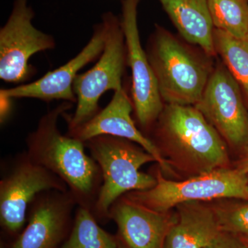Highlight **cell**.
Returning <instances> with one entry per match:
<instances>
[{"instance_id":"1","label":"cell","mask_w":248,"mask_h":248,"mask_svg":"<svg viewBox=\"0 0 248 248\" xmlns=\"http://www.w3.org/2000/svg\"><path fill=\"white\" fill-rule=\"evenodd\" d=\"M151 132L174 173L189 178L229 167L226 142L195 106L165 104Z\"/></svg>"},{"instance_id":"2","label":"cell","mask_w":248,"mask_h":248,"mask_svg":"<svg viewBox=\"0 0 248 248\" xmlns=\"http://www.w3.org/2000/svg\"><path fill=\"white\" fill-rule=\"evenodd\" d=\"M73 104L63 102L42 116L26 139V152L32 161L63 181L78 206L93 213L103 184L102 170L85 151L84 142L62 135L58 127L59 119Z\"/></svg>"},{"instance_id":"3","label":"cell","mask_w":248,"mask_h":248,"mask_svg":"<svg viewBox=\"0 0 248 248\" xmlns=\"http://www.w3.org/2000/svg\"><path fill=\"white\" fill-rule=\"evenodd\" d=\"M156 24L146 51L165 104L195 106L215 68L214 58Z\"/></svg>"},{"instance_id":"4","label":"cell","mask_w":248,"mask_h":248,"mask_svg":"<svg viewBox=\"0 0 248 248\" xmlns=\"http://www.w3.org/2000/svg\"><path fill=\"white\" fill-rule=\"evenodd\" d=\"M90 155L102 170L103 184L93 214L100 223H107L111 205L133 191L149 190L156 184L153 174L142 172L143 165L156 162L138 143L125 139L102 135L85 142Z\"/></svg>"},{"instance_id":"5","label":"cell","mask_w":248,"mask_h":248,"mask_svg":"<svg viewBox=\"0 0 248 248\" xmlns=\"http://www.w3.org/2000/svg\"><path fill=\"white\" fill-rule=\"evenodd\" d=\"M153 175L156 184L153 188L133 191L125 196L159 213H169L185 202L222 199L248 201V176L239 169L223 168L177 182L165 177L159 166Z\"/></svg>"},{"instance_id":"6","label":"cell","mask_w":248,"mask_h":248,"mask_svg":"<svg viewBox=\"0 0 248 248\" xmlns=\"http://www.w3.org/2000/svg\"><path fill=\"white\" fill-rule=\"evenodd\" d=\"M106 29L104 50L91 69L78 74L73 84L77 98L74 113L63 115L68 130H73L91 120L100 110L99 99L108 91L124 87L123 77L128 66L127 48L121 19L111 12L102 16Z\"/></svg>"},{"instance_id":"7","label":"cell","mask_w":248,"mask_h":248,"mask_svg":"<svg viewBox=\"0 0 248 248\" xmlns=\"http://www.w3.org/2000/svg\"><path fill=\"white\" fill-rule=\"evenodd\" d=\"M6 166L0 180V226L11 242L27 224L28 209L36 196L46 190H69L63 180L32 161L26 151Z\"/></svg>"},{"instance_id":"8","label":"cell","mask_w":248,"mask_h":248,"mask_svg":"<svg viewBox=\"0 0 248 248\" xmlns=\"http://www.w3.org/2000/svg\"><path fill=\"white\" fill-rule=\"evenodd\" d=\"M34 16L27 0H16L9 19L0 29V79L5 82H27L35 73L29 63L31 57L56 46L53 36L34 27Z\"/></svg>"},{"instance_id":"9","label":"cell","mask_w":248,"mask_h":248,"mask_svg":"<svg viewBox=\"0 0 248 248\" xmlns=\"http://www.w3.org/2000/svg\"><path fill=\"white\" fill-rule=\"evenodd\" d=\"M228 146H248V110L241 86L223 62L215 68L200 100L195 106Z\"/></svg>"},{"instance_id":"10","label":"cell","mask_w":248,"mask_h":248,"mask_svg":"<svg viewBox=\"0 0 248 248\" xmlns=\"http://www.w3.org/2000/svg\"><path fill=\"white\" fill-rule=\"evenodd\" d=\"M121 19L127 48L128 66L131 70V99L137 121L142 130L150 133L164 110L156 78L146 50L140 40L138 24L139 0H122Z\"/></svg>"},{"instance_id":"11","label":"cell","mask_w":248,"mask_h":248,"mask_svg":"<svg viewBox=\"0 0 248 248\" xmlns=\"http://www.w3.org/2000/svg\"><path fill=\"white\" fill-rule=\"evenodd\" d=\"M78 206L69 191L46 190L28 209L27 222L11 248H61L71 234Z\"/></svg>"},{"instance_id":"12","label":"cell","mask_w":248,"mask_h":248,"mask_svg":"<svg viewBox=\"0 0 248 248\" xmlns=\"http://www.w3.org/2000/svg\"><path fill=\"white\" fill-rule=\"evenodd\" d=\"M105 40L106 29L102 22L94 26L92 37L76 57L35 81L1 89V99L31 98L46 102L62 100L76 104L73 91L75 79L85 66L99 58L104 50Z\"/></svg>"},{"instance_id":"13","label":"cell","mask_w":248,"mask_h":248,"mask_svg":"<svg viewBox=\"0 0 248 248\" xmlns=\"http://www.w3.org/2000/svg\"><path fill=\"white\" fill-rule=\"evenodd\" d=\"M133 111V101L124 86L114 92L112 99L107 107L86 123L73 130H68L66 135L84 143L102 135L125 139L138 143L153 155L164 175L172 174L174 171L165 161L153 142L136 126L132 117Z\"/></svg>"},{"instance_id":"14","label":"cell","mask_w":248,"mask_h":248,"mask_svg":"<svg viewBox=\"0 0 248 248\" xmlns=\"http://www.w3.org/2000/svg\"><path fill=\"white\" fill-rule=\"evenodd\" d=\"M109 218L117 225L122 248H164L176 214L155 211L124 195L111 205Z\"/></svg>"},{"instance_id":"15","label":"cell","mask_w":248,"mask_h":248,"mask_svg":"<svg viewBox=\"0 0 248 248\" xmlns=\"http://www.w3.org/2000/svg\"><path fill=\"white\" fill-rule=\"evenodd\" d=\"M174 208L175 221L166 236L164 248H203L221 232L209 202H185Z\"/></svg>"},{"instance_id":"16","label":"cell","mask_w":248,"mask_h":248,"mask_svg":"<svg viewBox=\"0 0 248 248\" xmlns=\"http://www.w3.org/2000/svg\"><path fill=\"white\" fill-rule=\"evenodd\" d=\"M184 40L217 57L208 0H158Z\"/></svg>"},{"instance_id":"17","label":"cell","mask_w":248,"mask_h":248,"mask_svg":"<svg viewBox=\"0 0 248 248\" xmlns=\"http://www.w3.org/2000/svg\"><path fill=\"white\" fill-rule=\"evenodd\" d=\"M99 223L91 210L77 207L71 234L61 248H122L116 234Z\"/></svg>"},{"instance_id":"18","label":"cell","mask_w":248,"mask_h":248,"mask_svg":"<svg viewBox=\"0 0 248 248\" xmlns=\"http://www.w3.org/2000/svg\"><path fill=\"white\" fill-rule=\"evenodd\" d=\"M213 41L217 55L248 95V35L234 37L215 29Z\"/></svg>"},{"instance_id":"19","label":"cell","mask_w":248,"mask_h":248,"mask_svg":"<svg viewBox=\"0 0 248 248\" xmlns=\"http://www.w3.org/2000/svg\"><path fill=\"white\" fill-rule=\"evenodd\" d=\"M215 29L234 36L248 35V0H208Z\"/></svg>"},{"instance_id":"20","label":"cell","mask_w":248,"mask_h":248,"mask_svg":"<svg viewBox=\"0 0 248 248\" xmlns=\"http://www.w3.org/2000/svg\"><path fill=\"white\" fill-rule=\"evenodd\" d=\"M222 199L209 202L221 231L236 235L248 234V203H236Z\"/></svg>"},{"instance_id":"21","label":"cell","mask_w":248,"mask_h":248,"mask_svg":"<svg viewBox=\"0 0 248 248\" xmlns=\"http://www.w3.org/2000/svg\"><path fill=\"white\" fill-rule=\"evenodd\" d=\"M203 248H246L239 235L221 231L218 236Z\"/></svg>"},{"instance_id":"22","label":"cell","mask_w":248,"mask_h":248,"mask_svg":"<svg viewBox=\"0 0 248 248\" xmlns=\"http://www.w3.org/2000/svg\"><path fill=\"white\" fill-rule=\"evenodd\" d=\"M244 149V154L242 158L240 160L239 166L237 169L244 171L248 176V146L243 148Z\"/></svg>"},{"instance_id":"23","label":"cell","mask_w":248,"mask_h":248,"mask_svg":"<svg viewBox=\"0 0 248 248\" xmlns=\"http://www.w3.org/2000/svg\"><path fill=\"white\" fill-rule=\"evenodd\" d=\"M0 248H10V242H7L6 240L1 238Z\"/></svg>"},{"instance_id":"24","label":"cell","mask_w":248,"mask_h":248,"mask_svg":"<svg viewBox=\"0 0 248 248\" xmlns=\"http://www.w3.org/2000/svg\"><path fill=\"white\" fill-rule=\"evenodd\" d=\"M239 236H241V239L244 241L246 248H248V234L239 235Z\"/></svg>"}]
</instances>
